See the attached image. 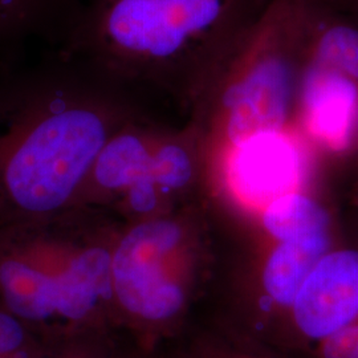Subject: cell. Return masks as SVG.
Returning <instances> with one entry per match:
<instances>
[{
	"label": "cell",
	"mask_w": 358,
	"mask_h": 358,
	"mask_svg": "<svg viewBox=\"0 0 358 358\" xmlns=\"http://www.w3.org/2000/svg\"><path fill=\"white\" fill-rule=\"evenodd\" d=\"M108 128L83 106L13 101L0 108V215L38 217L68 202L101 153Z\"/></svg>",
	"instance_id": "6da1fadb"
},
{
	"label": "cell",
	"mask_w": 358,
	"mask_h": 358,
	"mask_svg": "<svg viewBox=\"0 0 358 358\" xmlns=\"http://www.w3.org/2000/svg\"><path fill=\"white\" fill-rule=\"evenodd\" d=\"M113 250L62 247L28 223L0 230V307L47 343L77 336L113 297Z\"/></svg>",
	"instance_id": "7a4b0ae2"
},
{
	"label": "cell",
	"mask_w": 358,
	"mask_h": 358,
	"mask_svg": "<svg viewBox=\"0 0 358 358\" xmlns=\"http://www.w3.org/2000/svg\"><path fill=\"white\" fill-rule=\"evenodd\" d=\"M182 239L179 224L161 217L131 229L113 250V296L138 324L162 327L185 307L186 294L174 267Z\"/></svg>",
	"instance_id": "3957f363"
},
{
	"label": "cell",
	"mask_w": 358,
	"mask_h": 358,
	"mask_svg": "<svg viewBox=\"0 0 358 358\" xmlns=\"http://www.w3.org/2000/svg\"><path fill=\"white\" fill-rule=\"evenodd\" d=\"M222 6V0H113L105 35L124 56L165 62L213 26Z\"/></svg>",
	"instance_id": "277c9868"
},
{
	"label": "cell",
	"mask_w": 358,
	"mask_h": 358,
	"mask_svg": "<svg viewBox=\"0 0 358 358\" xmlns=\"http://www.w3.org/2000/svg\"><path fill=\"white\" fill-rule=\"evenodd\" d=\"M92 171L103 189L128 190L133 210L148 214L157 206V190L165 194L190 182L192 164L179 143L124 133L106 141Z\"/></svg>",
	"instance_id": "5b68a950"
},
{
	"label": "cell",
	"mask_w": 358,
	"mask_h": 358,
	"mask_svg": "<svg viewBox=\"0 0 358 358\" xmlns=\"http://www.w3.org/2000/svg\"><path fill=\"white\" fill-rule=\"evenodd\" d=\"M291 308L296 334L316 344L357 321L358 251L341 250L322 256Z\"/></svg>",
	"instance_id": "8992f818"
},
{
	"label": "cell",
	"mask_w": 358,
	"mask_h": 358,
	"mask_svg": "<svg viewBox=\"0 0 358 358\" xmlns=\"http://www.w3.org/2000/svg\"><path fill=\"white\" fill-rule=\"evenodd\" d=\"M289 97L291 75L287 65L276 59L257 63L224 96L229 110L227 134L232 146L282 131Z\"/></svg>",
	"instance_id": "52a82bcc"
},
{
	"label": "cell",
	"mask_w": 358,
	"mask_h": 358,
	"mask_svg": "<svg viewBox=\"0 0 358 358\" xmlns=\"http://www.w3.org/2000/svg\"><path fill=\"white\" fill-rule=\"evenodd\" d=\"M301 176V157L282 131L269 133L234 146L229 178L235 192L251 205L267 206L294 192Z\"/></svg>",
	"instance_id": "ba28073f"
},
{
	"label": "cell",
	"mask_w": 358,
	"mask_h": 358,
	"mask_svg": "<svg viewBox=\"0 0 358 358\" xmlns=\"http://www.w3.org/2000/svg\"><path fill=\"white\" fill-rule=\"evenodd\" d=\"M304 110L315 138L334 150L345 149L358 117V90L346 76L319 65L304 83Z\"/></svg>",
	"instance_id": "9c48e42d"
},
{
	"label": "cell",
	"mask_w": 358,
	"mask_h": 358,
	"mask_svg": "<svg viewBox=\"0 0 358 358\" xmlns=\"http://www.w3.org/2000/svg\"><path fill=\"white\" fill-rule=\"evenodd\" d=\"M328 245L329 235L279 244L263 271V287L269 297L282 307H292L309 273L327 254Z\"/></svg>",
	"instance_id": "30bf717a"
},
{
	"label": "cell",
	"mask_w": 358,
	"mask_h": 358,
	"mask_svg": "<svg viewBox=\"0 0 358 358\" xmlns=\"http://www.w3.org/2000/svg\"><path fill=\"white\" fill-rule=\"evenodd\" d=\"M263 224L280 243L300 242L328 235L329 217L313 199L291 192L264 208Z\"/></svg>",
	"instance_id": "8fae6325"
},
{
	"label": "cell",
	"mask_w": 358,
	"mask_h": 358,
	"mask_svg": "<svg viewBox=\"0 0 358 358\" xmlns=\"http://www.w3.org/2000/svg\"><path fill=\"white\" fill-rule=\"evenodd\" d=\"M50 344L0 307V358H44Z\"/></svg>",
	"instance_id": "7c38bea8"
},
{
	"label": "cell",
	"mask_w": 358,
	"mask_h": 358,
	"mask_svg": "<svg viewBox=\"0 0 358 358\" xmlns=\"http://www.w3.org/2000/svg\"><path fill=\"white\" fill-rule=\"evenodd\" d=\"M319 59L328 68L358 78V31L348 27L328 31L321 38Z\"/></svg>",
	"instance_id": "4fadbf2b"
},
{
	"label": "cell",
	"mask_w": 358,
	"mask_h": 358,
	"mask_svg": "<svg viewBox=\"0 0 358 358\" xmlns=\"http://www.w3.org/2000/svg\"><path fill=\"white\" fill-rule=\"evenodd\" d=\"M316 358H358V320L320 341Z\"/></svg>",
	"instance_id": "5bb4252c"
},
{
	"label": "cell",
	"mask_w": 358,
	"mask_h": 358,
	"mask_svg": "<svg viewBox=\"0 0 358 358\" xmlns=\"http://www.w3.org/2000/svg\"><path fill=\"white\" fill-rule=\"evenodd\" d=\"M44 358H117L112 356L106 348L85 336H77L48 348Z\"/></svg>",
	"instance_id": "9a60e30c"
},
{
	"label": "cell",
	"mask_w": 358,
	"mask_h": 358,
	"mask_svg": "<svg viewBox=\"0 0 358 358\" xmlns=\"http://www.w3.org/2000/svg\"><path fill=\"white\" fill-rule=\"evenodd\" d=\"M29 0H0V29L23 19Z\"/></svg>",
	"instance_id": "2e32d148"
}]
</instances>
